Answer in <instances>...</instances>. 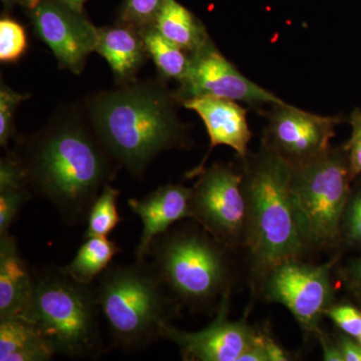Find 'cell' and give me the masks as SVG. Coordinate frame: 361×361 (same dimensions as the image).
<instances>
[{"label":"cell","instance_id":"obj_1","mask_svg":"<svg viewBox=\"0 0 361 361\" xmlns=\"http://www.w3.org/2000/svg\"><path fill=\"white\" fill-rule=\"evenodd\" d=\"M13 153L32 193L49 201L71 227L87 223L102 190L121 170L82 106H66L42 129L16 137Z\"/></svg>","mask_w":361,"mask_h":361},{"label":"cell","instance_id":"obj_2","mask_svg":"<svg viewBox=\"0 0 361 361\" xmlns=\"http://www.w3.org/2000/svg\"><path fill=\"white\" fill-rule=\"evenodd\" d=\"M175 92L161 80H135L85 99L92 129L121 169L142 179L163 152L189 148V130L178 116Z\"/></svg>","mask_w":361,"mask_h":361},{"label":"cell","instance_id":"obj_3","mask_svg":"<svg viewBox=\"0 0 361 361\" xmlns=\"http://www.w3.org/2000/svg\"><path fill=\"white\" fill-rule=\"evenodd\" d=\"M243 161L244 242L256 264L269 272L281 263L300 258L308 246L292 196L293 166L265 146Z\"/></svg>","mask_w":361,"mask_h":361},{"label":"cell","instance_id":"obj_4","mask_svg":"<svg viewBox=\"0 0 361 361\" xmlns=\"http://www.w3.org/2000/svg\"><path fill=\"white\" fill-rule=\"evenodd\" d=\"M94 288L113 345L135 353L161 339V329L179 317L182 304L151 261L110 265Z\"/></svg>","mask_w":361,"mask_h":361},{"label":"cell","instance_id":"obj_5","mask_svg":"<svg viewBox=\"0 0 361 361\" xmlns=\"http://www.w3.org/2000/svg\"><path fill=\"white\" fill-rule=\"evenodd\" d=\"M94 283H82L65 268L35 269L23 319L42 334L56 355L97 360L106 353Z\"/></svg>","mask_w":361,"mask_h":361},{"label":"cell","instance_id":"obj_6","mask_svg":"<svg viewBox=\"0 0 361 361\" xmlns=\"http://www.w3.org/2000/svg\"><path fill=\"white\" fill-rule=\"evenodd\" d=\"M225 248L203 228H170L153 240L147 258L182 305L207 310L230 291Z\"/></svg>","mask_w":361,"mask_h":361},{"label":"cell","instance_id":"obj_7","mask_svg":"<svg viewBox=\"0 0 361 361\" xmlns=\"http://www.w3.org/2000/svg\"><path fill=\"white\" fill-rule=\"evenodd\" d=\"M351 180L344 147H330L314 160L293 167L292 196L308 246L326 247L338 238Z\"/></svg>","mask_w":361,"mask_h":361},{"label":"cell","instance_id":"obj_8","mask_svg":"<svg viewBox=\"0 0 361 361\" xmlns=\"http://www.w3.org/2000/svg\"><path fill=\"white\" fill-rule=\"evenodd\" d=\"M188 177L198 178L192 187L191 219L228 248L239 245L245 239L247 217L243 174L214 164Z\"/></svg>","mask_w":361,"mask_h":361},{"label":"cell","instance_id":"obj_9","mask_svg":"<svg viewBox=\"0 0 361 361\" xmlns=\"http://www.w3.org/2000/svg\"><path fill=\"white\" fill-rule=\"evenodd\" d=\"M330 269V264H308L299 259L281 263L268 272L266 297L284 305L306 332H319L318 324L332 305Z\"/></svg>","mask_w":361,"mask_h":361},{"label":"cell","instance_id":"obj_10","mask_svg":"<svg viewBox=\"0 0 361 361\" xmlns=\"http://www.w3.org/2000/svg\"><path fill=\"white\" fill-rule=\"evenodd\" d=\"M263 146L290 163L303 165L330 148L339 116L316 115L285 103L271 104L265 113Z\"/></svg>","mask_w":361,"mask_h":361},{"label":"cell","instance_id":"obj_11","mask_svg":"<svg viewBox=\"0 0 361 361\" xmlns=\"http://www.w3.org/2000/svg\"><path fill=\"white\" fill-rule=\"evenodd\" d=\"M179 85L175 94L180 104L187 99L203 97L232 99L255 106L284 102L240 73L213 40L192 54L186 77Z\"/></svg>","mask_w":361,"mask_h":361},{"label":"cell","instance_id":"obj_12","mask_svg":"<svg viewBox=\"0 0 361 361\" xmlns=\"http://www.w3.org/2000/svg\"><path fill=\"white\" fill-rule=\"evenodd\" d=\"M26 11L35 35L51 49L59 68L80 75L96 52L99 27L59 0H35Z\"/></svg>","mask_w":361,"mask_h":361},{"label":"cell","instance_id":"obj_13","mask_svg":"<svg viewBox=\"0 0 361 361\" xmlns=\"http://www.w3.org/2000/svg\"><path fill=\"white\" fill-rule=\"evenodd\" d=\"M230 291L221 299L215 319L206 329L187 332L171 323L161 329V339L173 342L179 348L183 360L238 361L250 346L256 331L245 320L231 322Z\"/></svg>","mask_w":361,"mask_h":361},{"label":"cell","instance_id":"obj_14","mask_svg":"<svg viewBox=\"0 0 361 361\" xmlns=\"http://www.w3.org/2000/svg\"><path fill=\"white\" fill-rule=\"evenodd\" d=\"M192 188L167 184L157 188L142 199L128 201L130 210L139 216L142 232L135 251V260H145L153 240L168 231L175 223L191 219Z\"/></svg>","mask_w":361,"mask_h":361},{"label":"cell","instance_id":"obj_15","mask_svg":"<svg viewBox=\"0 0 361 361\" xmlns=\"http://www.w3.org/2000/svg\"><path fill=\"white\" fill-rule=\"evenodd\" d=\"M183 106L198 114L210 137V151L217 146L234 149L244 160L248 157L252 134L247 120V110L232 99L218 97H194Z\"/></svg>","mask_w":361,"mask_h":361},{"label":"cell","instance_id":"obj_16","mask_svg":"<svg viewBox=\"0 0 361 361\" xmlns=\"http://www.w3.org/2000/svg\"><path fill=\"white\" fill-rule=\"evenodd\" d=\"M35 269L11 233L0 235V319L20 318L32 296Z\"/></svg>","mask_w":361,"mask_h":361},{"label":"cell","instance_id":"obj_17","mask_svg":"<svg viewBox=\"0 0 361 361\" xmlns=\"http://www.w3.org/2000/svg\"><path fill=\"white\" fill-rule=\"evenodd\" d=\"M96 52L111 66L116 85L135 80L149 59L140 30L118 21L99 27Z\"/></svg>","mask_w":361,"mask_h":361},{"label":"cell","instance_id":"obj_18","mask_svg":"<svg viewBox=\"0 0 361 361\" xmlns=\"http://www.w3.org/2000/svg\"><path fill=\"white\" fill-rule=\"evenodd\" d=\"M153 25L190 56L212 42L202 21L177 0H166Z\"/></svg>","mask_w":361,"mask_h":361},{"label":"cell","instance_id":"obj_19","mask_svg":"<svg viewBox=\"0 0 361 361\" xmlns=\"http://www.w3.org/2000/svg\"><path fill=\"white\" fill-rule=\"evenodd\" d=\"M56 355L42 334L23 318L0 319V361H47Z\"/></svg>","mask_w":361,"mask_h":361},{"label":"cell","instance_id":"obj_20","mask_svg":"<svg viewBox=\"0 0 361 361\" xmlns=\"http://www.w3.org/2000/svg\"><path fill=\"white\" fill-rule=\"evenodd\" d=\"M121 251L118 243L108 237H90L78 248L70 264L63 266L71 277L82 283H94Z\"/></svg>","mask_w":361,"mask_h":361},{"label":"cell","instance_id":"obj_21","mask_svg":"<svg viewBox=\"0 0 361 361\" xmlns=\"http://www.w3.org/2000/svg\"><path fill=\"white\" fill-rule=\"evenodd\" d=\"M149 59L155 63L159 78L180 82L189 70L191 56L166 39L153 25L140 28Z\"/></svg>","mask_w":361,"mask_h":361},{"label":"cell","instance_id":"obj_22","mask_svg":"<svg viewBox=\"0 0 361 361\" xmlns=\"http://www.w3.org/2000/svg\"><path fill=\"white\" fill-rule=\"evenodd\" d=\"M120 193V190L111 184L104 187L87 216L85 238L108 237L122 222L118 211Z\"/></svg>","mask_w":361,"mask_h":361},{"label":"cell","instance_id":"obj_23","mask_svg":"<svg viewBox=\"0 0 361 361\" xmlns=\"http://www.w3.org/2000/svg\"><path fill=\"white\" fill-rule=\"evenodd\" d=\"M27 47L25 27L13 18L2 16L0 20V61L13 63L20 61Z\"/></svg>","mask_w":361,"mask_h":361},{"label":"cell","instance_id":"obj_24","mask_svg":"<svg viewBox=\"0 0 361 361\" xmlns=\"http://www.w3.org/2000/svg\"><path fill=\"white\" fill-rule=\"evenodd\" d=\"M30 94H20L1 82L0 85V146L8 148L11 140H16V111L23 101L27 99Z\"/></svg>","mask_w":361,"mask_h":361},{"label":"cell","instance_id":"obj_25","mask_svg":"<svg viewBox=\"0 0 361 361\" xmlns=\"http://www.w3.org/2000/svg\"><path fill=\"white\" fill-rule=\"evenodd\" d=\"M166 0H125L118 13V23L145 27L153 25Z\"/></svg>","mask_w":361,"mask_h":361},{"label":"cell","instance_id":"obj_26","mask_svg":"<svg viewBox=\"0 0 361 361\" xmlns=\"http://www.w3.org/2000/svg\"><path fill=\"white\" fill-rule=\"evenodd\" d=\"M32 196L28 188L0 190V235L9 232L21 209Z\"/></svg>","mask_w":361,"mask_h":361},{"label":"cell","instance_id":"obj_27","mask_svg":"<svg viewBox=\"0 0 361 361\" xmlns=\"http://www.w3.org/2000/svg\"><path fill=\"white\" fill-rule=\"evenodd\" d=\"M288 355L284 349L267 334L256 331L250 346L238 361H286Z\"/></svg>","mask_w":361,"mask_h":361},{"label":"cell","instance_id":"obj_28","mask_svg":"<svg viewBox=\"0 0 361 361\" xmlns=\"http://www.w3.org/2000/svg\"><path fill=\"white\" fill-rule=\"evenodd\" d=\"M325 315L334 322L344 334L357 338L361 334V311L348 304L331 305Z\"/></svg>","mask_w":361,"mask_h":361},{"label":"cell","instance_id":"obj_29","mask_svg":"<svg viewBox=\"0 0 361 361\" xmlns=\"http://www.w3.org/2000/svg\"><path fill=\"white\" fill-rule=\"evenodd\" d=\"M353 127L350 139L344 146L348 153L351 179L361 174V110H355L350 116Z\"/></svg>","mask_w":361,"mask_h":361},{"label":"cell","instance_id":"obj_30","mask_svg":"<svg viewBox=\"0 0 361 361\" xmlns=\"http://www.w3.org/2000/svg\"><path fill=\"white\" fill-rule=\"evenodd\" d=\"M344 216L349 239L361 243V191L351 200L349 199Z\"/></svg>","mask_w":361,"mask_h":361},{"label":"cell","instance_id":"obj_31","mask_svg":"<svg viewBox=\"0 0 361 361\" xmlns=\"http://www.w3.org/2000/svg\"><path fill=\"white\" fill-rule=\"evenodd\" d=\"M339 348L343 355L344 361H361V344L358 341H353L351 336L348 334H341L338 339Z\"/></svg>","mask_w":361,"mask_h":361},{"label":"cell","instance_id":"obj_32","mask_svg":"<svg viewBox=\"0 0 361 361\" xmlns=\"http://www.w3.org/2000/svg\"><path fill=\"white\" fill-rule=\"evenodd\" d=\"M320 342H322L323 360L325 361H344L338 342L330 341L329 337L323 336V334L320 336Z\"/></svg>","mask_w":361,"mask_h":361},{"label":"cell","instance_id":"obj_33","mask_svg":"<svg viewBox=\"0 0 361 361\" xmlns=\"http://www.w3.org/2000/svg\"><path fill=\"white\" fill-rule=\"evenodd\" d=\"M35 0H1L2 6L6 11L13 9L16 6L25 7V9L30 8L35 4Z\"/></svg>","mask_w":361,"mask_h":361},{"label":"cell","instance_id":"obj_34","mask_svg":"<svg viewBox=\"0 0 361 361\" xmlns=\"http://www.w3.org/2000/svg\"><path fill=\"white\" fill-rule=\"evenodd\" d=\"M59 1L63 2L65 6L70 7V8L77 11V13H85V4L89 0H59Z\"/></svg>","mask_w":361,"mask_h":361},{"label":"cell","instance_id":"obj_35","mask_svg":"<svg viewBox=\"0 0 361 361\" xmlns=\"http://www.w3.org/2000/svg\"><path fill=\"white\" fill-rule=\"evenodd\" d=\"M350 271L353 279L358 284V286L361 287V258L355 261Z\"/></svg>","mask_w":361,"mask_h":361},{"label":"cell","instance_id":"obj_36","mask_svg":"<svg viewBox=\"0 0 361 361\" xmlns=\"http://www.w3.org/2000/svg\"><path fill=\"white\" fill-rule=\"evenodd\" d=\"M356 339H357V341L361 344V334H360V336H358Z\"/></svg>","mask_w":361,"mask_h":361}]
</instances>
